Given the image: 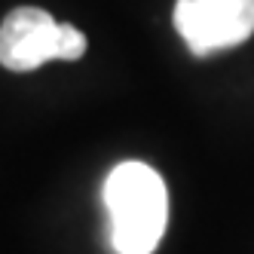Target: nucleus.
I'll use <instances>...</instances> for the list:
<instances>
[{"instance_id":"nucleus-3","label":"nucleus","mask_w":254,"mask_h":254,"mask_svg":"<svg viewBox=\"0 0 254 254\" xmlns=\"http://www.w3.org/2000/svg\"><path fill=\"white\" fill-rule=\"evenodd\" d=\"M175 28L193 56L233 49L254 34V0H178Z\"/></svg>"},{"instance_id":"nucleus-2","label":"nucleus","mask_w":254,"mask_h":254,"mask_svg":"<svg viewBox=\"0 0 254 254\" xmlns=\"http://www.w3.org/2000/svg\"><path fill=\"white\" fill-rule=\"evenodd\" d=\"M86 52V34L56 22L40 6H19L0 22V64L28 74L46 62H77Z\"/></svg>"},{"instance_id":"nucleus-1","label":"nucleus","mask_w":254,"mask_h":254,"mask_svg":"<svg viewBox=\"0 0 254 254\" xmlns=\"http://www.w3.org/2000/svg\"><path fill=\"white\" fill-rule=\"evenodd\" d=\"M104 208L117 254H153L169 227L166 181L144 162H120L104 181Z\"/></svg>"}]
</instances>
